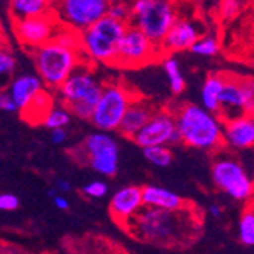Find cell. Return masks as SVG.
I'll return each instance as SVG.
<instances>
[{
    "label": "cell",
    "mask_w": 254,
    "mask_h": 254,
    "mask_svg": "<svg viewBox=\"0 0 254 254\" xmlns=\"http://www.w3.org/2000/svg\"><path fill=\"white\" fill-rule=\"evenodd\" d=\"M138 242L160 248L186 247L201 233V218L189 204L180 210L143 205L124 228Z\"/></svg>",
    "instance_id": "obj_1"
},
{
    "label": "cell",
    "mask_w": 254,
    "mask_h": 254,
    "mask_svg": "<svg viewBox=\"0 0 254 254\" xmlns=\"http://www.w3.org/2000/svg\"><path fill=\"white\" fill-rule=\"evenodd\" d=\"M181 142L193 149L218 151L224 146V121L196 104H183L175 111Z\"/></svg>",
    "instance_id": "obj_2"
},
{
    "label": "cell",
    "mask_w": 254,
    "mask_h": 254,
    "mask_svg": "<svg viewBox=\"0 0 254 254\" xmlns=\"http://www.w3.org/2000/svg\"><path fill=\"white\" fill-rule=\"evenodd\" d=\"M32 60L44 85L54 90L87 61L81 48L65 44L55 35L48 43L32 49Z\"/></svg>",
    "instance_id": "obj_3"
},
{
    "label": "cell",
    "mask_w": 254,
    "mask_h": 254,
    "mask_svg": "<svg viewBox=\"0 0 254 254\" xmlns=\"http://www.w3.org/2000/svg\"><path fill=\"white\" fill-rule=\"evenodd\" d=\"M91 61H84L76 70L68 76L58 88L57 93L60 104L70 110L73 116L88 119L95 111V107L102 95L104 84L91 70Z\"/></svg>",
    "instance_id": "obj_4"
},
{
    "label": "cell",
    "mask_w": 254,
    "mask_h": 254,
    "mask_svg": "<svg viewBox=\"0 0 254 254\" xmlns=\"http://www.w3.org/2000/svg\"><path fill=\"white\" fill-rule=\"evenodd\" d=\"M128 23L110 15L102 17L95 25L81 32V51L85 60L114 65Z\"/></svg>",
    "instance_id": "obj_5"
},
{
    "label": "cell",
    "mask_w": 254,
    "mask_h": 254,
    "mask_svg": "<svg viewBox=\"0 0 254 254\" xmlns=\"http://www.w3.org/2000/svg\"><path fill=\"white\" fill-rule=\"evenodd\" d=\"M177 21L174 0H132L129 25L143 31L154 43H163Z\"/></svg>",
    "instance_id": "obj_6"
},
{
    "label": "cell",
    "mask_w": 254,
    "mask_h": 254,
    "mask_svg": "<svg viewBox=\"0 0 254 254\" xmlns=\"http://www.w3.org/2000/svg\"><path fill=\"white\" fill-rule=\"evenodd\" d=\"M134 98L135 95L132 91L121 82L104 84L102 95L90 118L91 125L102 131L119 129L121 122Z\"/></svg>",
    "instance_id": "obj_7"
},
{
    "label": "cell",
    "mask_w": 254,
    "mask_h": 254,
    "mask_svg": "<svg viewBox=\"0 0 254 254\" xmlns=\"http://www.w3.org/2000/svg\"><path fill=\"white\" fill-rule=\"evenodd\" d=\"M215 188L236 201L248 202L254 195V181L247 174L239 160L230 155H219L212 165Z\"/></svg>",
    "instance_id": "obj_8"
},
{
    "label": "cell",
    "mask_w": 254,
    "mask_h": 254,
    "mask_svg": "<svg viewBox=\"0 0 254 254\" xmlns=\"http://www.w3.org/2000/svg\"><path fill=\"white\" fill-rule=\"evenodd\" d=\"M165 55L166 54L161 49L160 44L154 43L137 26L128 23V28L121 43L119 55L114 65L122 68H140L158 60H163Z\"/></svg>",
    "instance_id": "obj_9"
},
{
    "label": "cell",
    "mask_w": 254,
    "mask_h": 254,
    "mask_svg": "<svg viewBox=\"0 0 254 254\" xmlns=\"http://www.w3.org/2000/svg\"><path fill=\"white\" fill-rule=\"evenodd\" d=\"M81 161L87 163L95 172L113 177L119 168V146L110 135V131L98 129L85 137L79 149Z\"/></svg>",
    "instance_id": "obj_10"
},
{
    "label": "cell",
    "mask_w": 254,
    "mask_h": 254,
    "mask_svg": "<svg viewBox=\"0 0 254 254\" xmlns=\"http://www.w3.org/2000/svg\"><path fill=\"white\" fill-rule=\"evenodd\" d=\"M110 0H54V14L63 26L82 32L107 15Z\"/></svg>",
    "instance_id": "obj_11"
},
{
    "label": "cell",
    "mask_w": 254,
    "mask_h": 254,
    "mask_svg": "<svg viewBox=\"0 0 254 254\" xmlns=\"http://www.w3.org/2000/svg\"><path fill=\"white\" fill-rule=\"evenodd\" d=\"M132 140L142 149L154 145L174 146L183 143L174 111L157 110L149 122L134 135Z\"/></svg>",
    "instance_id": "obj_12"
},
{
    "label": "cell",
    "mask_w": 254,
    "mask_h": 254,
    "mask_svg": "<svg viewBox=\"0 0 254 254\" xmlns=\"http://www.w3.org/2000/svg\"><path fill=\"white\" fill-rule=\"evenodd\" d=\"M11 25H12V32L18 40V43L31 51L44 43H48L63 26L58 21L57 15L54 14V11L43 15L11 20Z\"/></svg>",
    "instance_id": "obj_13"
},
{
    "label": "cell",
    "mask_w": 254,
    "mask_h": 254,
    "mask_svg": "<svg viewBox=\"0 0 254 254\" xmlns=\"http://www.w3.org/2000/svg\"><path fill=\"white\" fill-rule=\"evenodd\" d=\"M143 205V189L137 186H125L111 196L110 215L122 228H125Z\"/></svg>",
    "instance_id": "obj_14"
},
{
    "label": "cell",
    "mask_w": 254,
    "mask_h": 254,
    "mask_svg": "<svg viewBox=\"0 0 254 254\" xmlns=\"http://www.w3.org/2000/svg\"><path fill=\"white\" fill-rule=\"evenodd\" d=\"M201 37V29L195 21L188 18H177L161 43L165 54H177L190 51L195 41Z\"/></svg>",
    "instance_id": "obj_15"
},
{
    "label": "cell",
    "mask_w": 254,
    "mask_h": 254,
    "mask_svg": "<svg viewBox=\"0 0 254 254\" xmlns=\"http://www.w3.org/2000/svg\"><path fill=\"white\" fill-rule=\"evenodd\" d=\"M224 146L230 149H250L254 148V116H241L224 122Z\"/></svg>",
    "instance_id": "obj_16"
},
{
    "label": "cell",
    "mask_w": 254,
    "mask_h": 254,
    "mask_svg": "<svg viewBox=\"0 0 254 254\" xmlns=\"http://www.w3.org/2000/svg\"><path fill=\"white\" fill-rule=\"evenodd\" d=\"M6 91L18 105V110L23 111L37 99L41 91H44V82L38 73H20L11 79Z\"/></svg>",
    "instance_id": "obj_17"
},
{
    "label": "cell",
    "mask_w": 254,
    "mask_h": 254,
    "mask_svg": "<svg viewBox=\"0 0 254 254\" xmlns=\"http://www.w3.org/2000/svg\"><path fill=\"white\" fill-rule=\"evenodd\" d=\"M157 110L158 108L148 99L135 96L134 101L131 102V105L128 107L118 131L121 132L122 137L134 138V135L149 122V119L154 116V113Z\"/></svg>",
    "instance_id": "obj_18"
},
{
    "label": "cell",
    "mask_w": 254,
    "mask_h": 254,
    "mask_svg": "<svg viewBox=\"0 0 254 254\" xmlns=\"http://www.w3.org/2000/svg\"><path fill=\"white\" fill-rule=\"evenodd\" d=\"M245 113V101L244 91L239 82V76L225 73L224 87L221 93V108L219 118L225 122L230 119H235Z\"/></svg>",
    "instance_id": "obj_19"
},
{
    "label": "cell",
    "mask_w": 254,
    "mask_h": 254,
    "mask_svg": "<svg viewBox=\"0 0 254 254\" xmlns=\"http://www.w3.org/2000/svg\"><path fill=\"white\" fill-rule=\"evenodd\" d=\"M142 189H143L145 205L160 207V209H168V210H180L183 207L189 205V202L184 201V198H181L178 193L169 189L154 186V184H148V186H143Z\"/></svg>",
    "instance_id": "obj_20"
},
{
    "label": "cell",
    "mask_w": 254,
    "mask_h": 254,
    "mask_svg": "<svg viewBox=\"0 0 254 254\" xmlns=\"http://www.w3.org/2000/svg\"><path fill=\"white\" fill-rule=\"evenodd\" d=\"M54 0H8V14L11 20H20L52 12Z\"/></svg>",
    "instance_id": "obj_21"
},
{
    "label": "cell",
    "mask_w": 254,
    "mask_h": 254,
    "mask_svg": "<svg viewBox=\"0 0 254 254\" xmlns=\"http://www.w3.org/2000/svg\"><path fill=\"white\" fill-rule=\"evenodd\" d=\"M225 73H210L201 87V105L213 113H219L221 93L224 87Z\"/></svg>",
    "instance_id": "obj_22"
},
{
    "label": "cell",
    "mask_w": 254,
    "mask_h": 254,
    "mask_svg": "<svg viewBox=\"0 0 254 254\" xmlns=\"http://www.w3.org/2000/svg\"><path fill=\"white\" fill-rule=\"evenodd\" d=\"M54 107V101H52V96L48 93V91H41V93L37 96V99L28 107L21 111V116L25 121H28L29 124L32 125H38V124H43L46 114L48 111Z\"/></svg>",
    "instance_id": "obj_23"
},
{
    "label": "cell",
    "mask_w": 254,
    "mask_h": 254,
    "mask_svg": "<svg viewBox=\"0 0 254 254\" xmlns=\"http://www.w3.org/2000/svg\"><path fill=\"white\" fill-rule=\"evenodd\" d=\"M161 65H163V70L169 79L171 91L174 95H181L184 91V87H186V81H184L181 67H180V63L177 61V58L166 54L163 57V60H161Z\"/></svg>",
    "instance_id": "obj_24"
},
{
    "label": "cell",
    "mask_w": 254,
    "mask_h": 254,
    "mask_svg": "<svg viewBox=\"0 0 254 254\" xmlns=\"http://www.w3.org/2000/svg\"><path fill=\"white\" fill-rule=\"evenodd\" d=\"M143 157L155 168H168L172 163V151L168 145H154L143 148Z\"/></svg>",
    "instance_id": "obj_25"
},
{
    "label": "cell",
    "mask_w": 254,
    "mask_h": 254,
    "mask_svg": "<svg viewBox=\"0 0 254 254\" xmlns=\"http://www.w3.org/2000/svg\"><path fill=\"white\" fill-rule=\"evenodd\" d=\"M72 116H73V114L70 113V110H68L67 107H64L63 104L54 105L48 111V114H46V118H44L41 125H44L46 128H49V129L65 128L68 124H70Z\"/></svg>",
    "instance_id": "obj_26"
},
{
    "label": "cell",
    "mask_w": 254,
    "mask_h": 254,
    "mask_svg": "<svg viewBox=\"0 0 254 254\" xmlns=\"http://www.w3.org/2000/svg\"><path fill=\"white\" fill-rule=\"evenodd\" d=\"M238 232L239 241L245 247H254V209L250 204L239 218Z\"/></svg>",
    "instance_id": "obj_27"
},
{
    "label": "cell",
    "mask_w": 254,
    "mask_h": 254,
    "mask_svg": "<svg viewBox=\"0 0 254 254\" xmlns=\"http://www.w3.org/2000/svg\"><path fill=\"white\" fill-rule=\"evenodd\" d=\"M219 51H221V43H219V38L215 35H201L190 49L193 55L204 57V58L216 57Z\"/></svg>",
    "instance_id": "obj_28"
},
{
    "label": "cell",
    "mask_w": 254,
    "mask_h": 254,
    "mask_svg": "<svg viewBox=\"0 0 254 254\" xmlns=\"http://www.w3.org/2000/svg\"><path fill=\"white\" fill-rule=\"evenodd\" d=\"M239 82L244 91L245 113L254 116V76H239Z\"/></svg>",
    "instance_id": "obj_29"
},
{
    "label": "cell",
    "mask_w": 254,
    "mask_h": 254,
    "mask_svg": "<svg viewBox=\"0 0 254 254\" xmlns=\"http://www.w3.org/2000/svg\"><path fill=\"white\" fill-rule=\"evenodd\" d=\"M242 0H221L219 2V14L225 20H232L238 17L242 9Z\"/></svg>",
    "instance_id": "obj_30"
},
{
    "label": "cell",
    "mask_w": 254,
    "mask_h": 254,
    "mask_svg": "<svg viewBox=\"0 0 254 254\" xmlns=\"http://www.w3.org/2000/svg\"><path fill=\"white\" fill-rule=\"evenodd\" d=\"M82 192L88 198H102L107 195L108 186H107V183L102 180H93V181L85 184V186L82 188Z\"/></svg>",
    "instance_id": "obj_31"
},
{
    "label": "cell",
    "mask_w": 254,
    "mask_h": 254,
    "mask_svg": "<svg viewBox=\"0 0 254 254\" xmlns=\"http://www.w3.org/2000/svg\"><path fill=\"white\" fill-rule=\"evenodd\" d=\"M15 67H17L15 57L6 49H3L2 54H0V73H2V76H8V75L11 76L15 72Z\"/></svg>",
    "instance_id": "obj_32"
},
{
    "label": "cell",
    "mask_w": 254,
    "mask_h": 254,
    "mask_svg": "<svg viewBox=\"0 0 254 254\" xmlns=\"http://www.w3.org/2000/svg\"><path fill=\"white\" fill-rule=\"evenodd\" d=\"M107 15L116 18V20H121V21H129V17H131V5H127V3H111L110 8H108V12Z\"/></svg>",
    "instance_id": "obj_33"
},
{
    "label": "cell",
    "mask_w": 254,
    "mask_h": 254,
    "mask_svg": "<svg viewBox=\"0 0 254 254\" xmlns=\"http://www.w3.org/2000/svg\"><path fill=\"white\" fill-rule=\"evenodd\" d=\"M20 201L14 193H2L0 195V209L3 212H14L18 209Z\"/></svg>",
    "instance_id": "obj_34"
},
{
    "label": "cell",
    "mask_w": 254,
    "mask_h": 254,
    "mask_svg": "<svg viewBox=\"0 0 254 254\" xmlns=\"http://www.w3.org/2000/svg\"><path fill=\"white\" fill-rule=\"evenodd\" d=\"M0 108L6 113H15V111H20L18 110V105L15 104V101L12 99V96L8 93L5 90L2 95H0Z\"/></svg>",
    "instance_id": "obj_35"
},
{
    "label": "cell",
    "mask_w": 254,
    "mask_h": 254,
    "mask_svg": "<svg viewBox=\"0 0 254 254\" xmlns=\"http://www.w3.org/2000/svg\"><path fill=\"white\" fill-rule=\"evenodd\" d=\"M51 140H52L54 145H63L67 140V131H65V128H55V129H52Z\"/></svg>",
    "instance_id": "obj_36"
},
{
    "label": "cell",
    "mask_w": 254,
    "mask_h": 254,
    "mask_svg": "<svg viewBox=\"0 0 254 254\" xmlns=\"http://www.w3.org/2000/svg\"><path fill=\"white\" fill-rule=\"evenodd\" d=\"M52 201H54V205L57 207L58 210H67L68 209V199L64 196V193H58L57 196H54L52 198Z\"/></svg>",
    "instance_id": "obj_37"
},
{
    "label": "cell",
    "mask_w": 254,
    "mask_h": 254,
    "mask_svg": "<svg viewBox=\"0 0 254 254\" xmlns=\"http://www.w3.org/2000/svg\"><path fill=\"white\" fill-rule=\"evenodd\" d=\"M55 188L58 189L60 193H68L72 190V183L67 180H57L55 181Z\"/></svg>",
    "instance_id": "obj_38"
},
{
    "label": "cell",
    "mask_w": 254,
    "mask_h": 254,
    "mask_svg": "<svg viewBox=\"0 0 254 254\" xmlns=\"http://www.w3.org/2000/svg\"><path fill=\"white\" fill-rule=\"evenodd\" d=\"M207 212H209V215L213 216V218H219L222 215V210H221V207L218 204H210L209 209H207Z\"/></svg>",
    "instance_id": "obj_39"
},
{
    "label": "cell",
    "mask_w": 254,
    "mask_h": 254,
    "mask_svg": "<svg viewBox=\"0 0 254 254\" xmlns=\"http://www.w3.org/2000/svg\"><path fill=\"white\" fill-rule=\"evenodd\" d=\"M58 193H60V192H58V189H57L55 186H54L52 189H49V190H48V195H49L51 198H54V196H57Z\"/></svg>",
    "instance_id": "obj_40"
},
{
    "label": "cell",
    "mask_w": 254,
    "mask_h": 254,
    "mask_svg": "<svg viewBox=\"0 0 254 254\" xmlns=\"http://www.w3.org/2000/svg\"><path fill=\"white\" fill-rule=\"evenodd\" d=\"M248 204H250V205L253 207V209H254V195H253V198H251V199L248 201Z\"/></svg>",
    "instance_id": "obj_41"
}]
</instances>
